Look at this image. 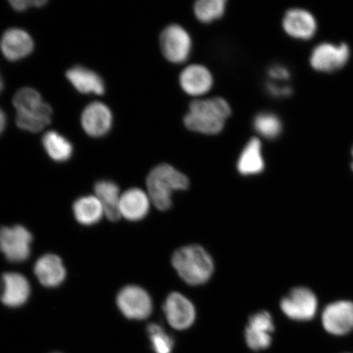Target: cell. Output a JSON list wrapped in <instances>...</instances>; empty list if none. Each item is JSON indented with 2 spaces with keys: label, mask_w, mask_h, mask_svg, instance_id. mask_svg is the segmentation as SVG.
I'll list each match as a JSON object with an SVG mask.
<instances>
[{
  "label": "cell",
  "mask_w": 353,
  "mask_h": 353,
  "mask_svg": "<svg viewBox=\"0 0 353 353\" xmlns=\"http://www.w3.org/2000/svg\"><path fill=\"white\" fill-rule=\"evenodd\" d=\"M172 264L179 275L188 285L206 283L213 275V259L207 251L197 245L182 247L172 257Z\"/></svg>",
  "instance_id": "obj_3"
},
{
  "label": "cell",
  "mask_w": 353,
  "mask_h": 353,
  "mask_svg": "<svg viewBox=\"0 0 353 353\" xmlns=\"http://www.w3.org/2000/svg\"><path fill=\"white\" fill-rule=\"evenodd\" d=\"M268 77L272 81L281 83L288 81L290 78V72L285 65H274L268 69Z\"/></svg>",
  "instance_id": "obj_29"
},
{
  "label": "cell",
  "mask_w": 353,
  "mask_h": 353,
  "mask_svg": "<svg viewBox=\"0 0 353 353\" xmlns=\"http://www.w3.org/2000/svg\"><path fill=\"white\" fill-rule=\"evenodd\" d=\"M30 285L26 278L17 272L4 273L0 281V301L10 307H19L28 302Z\"/></svg>",
  "instance_id": "obj_12"
},
{
  "label": "cell",
  "mask_w": 353,
  "mask_h": 353,
  "mask_svg": "<svg viewBox=\"0 0 353 353\" xmlns=\"http://www.w3.org/2000/svg\"><path fill=\"white\" fill-rule=\"evenodd\" d=\"M34 272L41 284L47 288H55L65 279L66 271L59 256L47 254L34 264Z\"/></svg>",
  "instance_id": "obj_17"
},
{
  "label": "cell",
  "mask_w": 353,
  "mask_h": 353,
  "mask_svg": "<svg viewBox=\"0 0 353 353\" xmlns=\"http://www.w3.org/2000/svg\"><path fill=\"white\" fill-rule=\"evenodd\" d=\"M226 4L225 0H199L194 6V13L203 23H210L223 17Z\"/></svg>",
  "instance_id": "obj_26"
},
{
  "label": "cell",
  "mask_w": 353,
  "mask_h": 353,
  "mask_svg": "<svg viewBox=\"0 0 353 353\" xmlns=\"http://www.w3.org/2000/svg\"><path fill=\"white\" fill-rule=\"evenodd\" d=\"M112 113L107 105L94 101L83 110L81 125L87 134L99 138L108 134L112 126Z\"/></svg>",
  "instance_id": "obj_14"
},
{
  "label": "cell",
  "mask_w": 353,
  "mask_h": 353,
  "mask_svg": "<svg viewBox=\"0 0 353 353\" xmlns=\"http://www.w3.org/2000/svg\"><path fill=\"white\" fill-rule=\"evenodd\" d=\"M148 193L139 188H131L121 194L120 212L121 217L130 221H139L148 215L150 210Z\"/></svg>",
  "instance_id": "obj_18"
},
{
  "label": "cell",
  "mask_w": 353,
  "mask_h": 353,
  "mask_svg": "<svg viewBox=\"0 0 353 353\" xmlns=\"http://www.w3.org/2000/svg\"><path fill=\"white\" fill-rule=\"evenodd\" d=\"M17 113L32 112L43 107V101L41 94L32 88H23L17 91L12 100Z\"/></svg>",
  "instance_id": "obj_27"
},
{
  "label": "cell",
  "mask_w": 353,
  "mask_h": 353,
  "mask_svg": "<svg viewBox=\"0 0 353 353\" xmlns=\"http://www.w3.org/2000/svg\"><path fill=\"white\" fill-rule=\"evenodd\" d=\"M267 90L273 97L276 98H286L292 94V88L290 86L281 85V83L269 81L266 85Z\"/></svg>",
  "instance_id": "obj_30"
},
{
  "label": "cell",
  "mask_w": 353,
  "mask_h": 353,
  "mask_svg": "<svg viewBox=\"0 0 353 353\" xmlns=\"http://www.w3.org/2000/svg\"><path fill=\"white\" fill-rule=\"evenodd\" d=\"M274 330L275 325L270 313L266 311L256 312L250 317L245 329L247 345L254 351L266 350L271 345L272 334Z\"/></svg>",
  "instance_id": "obj_11"
},
{
  "label": "cell",
  "mask_w": 353,
  "mask_h": 353,
  "mask_svg": "<svg viewBox=\"0 0 353 353\" xmlns=\"http://www.w3.org/2000/svg\"><path fill=\"white\" fill-rule=\"evenodd\" d=\"M319 300L311 290L298 287L282 299L281 309L290 319L299 321H310L316 314Z\"/></svg>",
  "instance_id": "obj_6"
},
{
  "label": "cell",
  "mask_w": 353,
  "mask_h": 353,
  "mask_svg": "<svg viewBox=\"0 0 353 353\" xmlns=\"http://www.w3.org/2000/svg\"><path fill=\"white\" fill-rule=\"evenodd\" d=\"M117 303L122 314L131 320L148 319L152 311L151 297L138 285L123 287L117 295Z\"/></svg>",
  "instance_id": "obj_7"
},
{
  "label": "cell",
  "mask_w": 353,
  "mask_h": 353,
  "mask_svg": "<svg viewBox=\"0 0 353 353\" xmlns=\"http://www.w3.org/2000/svg\"><path fill=\"white\" fill-rule=\"evenodd\" d=\"M282 26L287 34L298 39L308 41L314 37L317 25L312 13L302 8H291L286 12Z\"/></svg>",
  "instance_id": "obj_15"
},
{
  "label": "cell",
  "mask_w": 353,
  "mask_h": 353,
  "mask_svg": "<svg viewBox=\"0 0 353 353\" xmlns=\"http://www.w3.org/2000/svg\"><path fill=\"white\" fill-rule=\"evenodd\" d=\"M6 126V116L3 112V110L0 108V134H2Z\"/></svg>",
  "instance_id": "obj_32"
},
{
  "label": "cell",
  "mask_w": 353,
  "mask_h": 353,
  "mask_svg": "<svg viewBox=\"0 0 353 353\" xmlns=\"http://www.w3.org/2000/svg\"><path fill=\"white\" fill-rule=\"evenodd\" d=\"M165 315L172 327L183 330L191 327L196 320V309L192 303L179 293H171L163 306Z\"/></svg>",
  "instance_id": "obj_10"
},
{
  "label": "cell",
  "mask_w": 353,
  "mask_h": 353,
  "mask_svg": "<svg viewBox=\"0 0 353 353\" xmlns=\"http://www.w3.org/2000/svg\"><path fill=\"white\" fill-rule=\"evenodd\" d=\"M52 114V108L46 103L41 109L34 112L17 113V125L21 130L38 132L51 122Z\"/></svg>",
  "instance_id": "obj_24"
},
{
  "label": "cell",
  "mask_w": 353,
  "mask_h": 353,
  "mask_svg": "<svg viewBox=\"0 0 353 353\" xmlns=\"http://www.w3.org/2000/svg\"><path fill=\"white\" fill-rule=\"evenodd\" d=\"M95 196L99 199L104 210V214L110 221L117 222L121 218L120 188L112 181L103 180L94 186Z\"/></svg>",
  "instance_id": "obj_19"
},
{
  "label": "cell",
  "mask_w": 353,
  "mask_h": 353,
  "mask_svg": "<svg viewBox=\"0 0 353 353\" xmlns=\"http://www.w3.org/2000/svg\"><path fill=\"white\" fill-rule=\"evenodd\" d=\"M73 213L77 222L85 226L98 223L105 215L103 206L95 196L79 198L74 203Z\"/></svg>",
  "instance_id": "obj_22"
},
{
  "label": "cell",
  "mask_w": 353,
  "mask_h": 353,
  "mask_svg": "<svg viewBox=\"0 0 353 353\" xmlns=\"http://www.w3.org/2000/svg\"><path fill=\"white\" fill-rule=\"evenodd\" d=\"M148 333L154 353H171L173 351V339L161 325H150Z\"/></svg>",
  "instance_id": "obj_28"
},
{
  "label": "cell",
  "mask_w": 353,
  "mask_h": 353,
  "mask_svg": "<svg viewBox=\"0 0 353 353\" xmlns=\"http://www.w3.org/2000/svg\"><path fill=\"white\" fill-rule=\"evenodd\" d=\"M10 3L13 10L17 12H23L30 7H42L44 4L47 3V1H44V0H34V1H29V0H12Z\"/></svg>",
  "instance_id": "obj_31"
},
{
  "label": "cell",
  "mask_w": 353,
  "mask_h": 353,
  "mask_svg": "<svg viewBox=\"0 0 353 353\" xmlns=\"http://www.w3.org/2000/svg\"><path fill=\"white\" fill-rule=\"evenodd\" d=\"M43 145L48 157L57 162H65L72 157V143L56 131H50L44 134Z\"/></svg>",
  "instance_id": "obj_23"
},
{
  "label": "cell",
  "mask_w": 353,
  "mask_h": 353,
  "mask_svg": "<svg viewBox=\"0 0 353 353\" xmlns=\"http://www.w3.org/2000/svg\"><path fill=\"white\" fill-rule=\"evenodd\" d=\"M0 48L8 60L19 61L32 54L34 41L26 30L12 28L3 34Z\"/></svg>",
  "instance_id": "obj_16"
},
{
  "label": "cell",
  "mask_w": 353,
  "mask_h": 353,
  "mask_svg": "<svg viewBox=\"0 0 353 353\" xmlns=\"http://www.w3.org/2000/svg\"><path fill=\"white\" fill-rule=\"evenodd\" d=\"M322 325L329 334L341 336L353 330V303L337 301L329 304L322 312Z\"/></svg>",
  "instance_id": "obj_9"
},
{
  "label": "cell",
  "mask_w": 353,
  "mask_h": 353,
  "mask_svg": "<svg viewBox=\"0 0 353 353\" xmlns=\"http://www.w3.org/2000/svg\"><path fill=\"white\" fill-rule=\"evenodd\" d=\"M232 114L231 105L223 98L198 99L192 101L184 117L189 130L214 135L222 132Z\"/></svg>",
  "instance_id": "obj_1"
},
{
  "label": "cell",
  "mask_w": 353,
  "mask_h": 353,
  "mask_svg": "<svg viewBox=\"0 0 353 353\" xmlns=\"http://www.w3.org/2000/svg\"><path fill=\"white\" fill-rule=\"evenodd\" d=\"M160 44L163 55L172 63L182 64L191 55V35L186 29L179 24H171L163 30Z\"/></svg>",
  "instance_id": "obj_5"
},
{
  "label": "cell",
  "mask_w": 353,
  "mask_h": 353,
  "mask_svg": "<svg viewBox=\"0 0 353 353\" xmlns=\"http://www.w3.org/2000/svg\"><path fill=\"white\" fill-rule=\"evenodd\" d=\"M3 81H2L1 77H0V92H1V91H2V90H3Z\"/></svg>",
  "instance_id": "obj_33"
},
{
  "label": "cell",
  "mask_w": 353,
  "mask_h": 353,
  "mask_svg": "<svg viewBox=\"0 0 353 353\" xmlns=\"http://www.w3.org/2000/svg\"><path fill=\"white\" fill-rule=\"evenodd\" d=\"M179 85L187 94L201 98L213 88V74L205 65L191 64L181 72Z\"/></svg>",
  "instance_id": "obj_13"
},
{
  "label": "cell",
  "mask_w": 353,
  "mask_h": 353,
  "mask_svg": "<svg viewBox=\"0 0 353 353\" xmlns=\"http://www.w3.org/2000/svg\"><path fill=\"white\" fill-rule=\"evenodd\" d=\"M254 128L263 138L275 139L281 134L282 122L276 114L271 112H261L255 117Z\"/></svg>",
  "instance_id": "obj_25"
},
{
  "label": "cell",
  "mask_w": 353,
  "mask_h": 353,
  "mask_svg": "<svg viewBox=\"0 0 353 353\" xmlns=\"http://www.w3.org/2000/svg\"><path fill=\"white\" fill-rule=\"evenodd\" d=\"M350 57V48L345 43L334 46L321 43L314 48L310 57L313 68L321 72H333L345 65Z\"/></svg>",
  "instance_id": "obj_8"
},
{
  "label": "cell",
  "mask_w": 353,
  "mask_h": 353,
  "mask_svg": "<svg viewBox=\"0 0 353 353\" xmlns=\"http://www.w3.org/2000/svg\"><path fill=\"white\" fill-rule=\"evenodd\" d=\"M66 78L77 90L82 94H104L105 83L103 79L99 74L90 69L83 66H74L68 70Z\"/></svg>",
  "instance_id": "obj_21"
},
{
  "label": "cell",
  "mask_w": 353,
  "mask_h": 353,
  "mask_svg": "<svg viewBox=\"0 0 353 353\" xmlns=\"http://www.w3.org/2000/svg\"><path fill=\"white\" fill-rule=\"evenodd\" d=\"M237 170L241 175L252 176L261 174L265 162L263 156L261 141L251 139L245 145L237 161Z\"/></svg>",
  "instance_id": "obj_20"
},
{
  "label": "cell",
  "mask_w": 353,
  "mask_h": 353,
  "mask_svg": "<svg viewBox=\"0 0 353 353\" xmlns=\"http://www.w3.org/2000/svg\"><path fill=\"white\" fill-rule=\"evenodd\" d=\"M32 235L21 225L0 228V251L12 263H22L30 257Z\"/></svg>",
  "instance_id": "obj_4"
},
{
  "label": "cell",
  "mask_w": 353,
  "mask_h": 353,
  "mask_svg": "<svg viewBox=\"0 0 353 353\" xmlns=\"http://www.w3.org/2000/svg\"><path fill=\"white\" fill-rule=\"evenodd\" d=\"M352 157H353V148H352ZM352 169L353 170V162L352 163Z\"/></svg>",
  "instance_id": "obj_34"
},
{
  "label": "cell",
  "mask_w": 353,
  "mask_h": 353,
  "mask_svg": "<svg viewBox=\"0 0 353 353\" xmlns=\"http://www.w3.org/2000/svg\"><path fill=\"white\" fill-rule=\"evenodd\" d=\"M189 187V179L175 168L159 165L150 172L147 179L148 195L159 210L165 211L172 205V195Z\"/></svg>",
  "instance_id": "obj_2"
}]
</instances>
